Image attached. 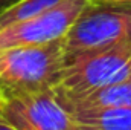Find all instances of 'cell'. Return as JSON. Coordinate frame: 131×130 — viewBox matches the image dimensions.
I'll return each mask as SVG.
<instances>
[{"instance_id":"7c38bea8","label":"cell","mask_w":131,"mask_h":130,"mask_svg":"<svg viewBox=\"0 0 131 130\" xmlns=\"http://www.w3.org/2000/svg\"><path fill=\"white\" fill-rule=\"evenodd\" d=\"M90 2H131V0H90Z\"/></svg>"},{"instance_id":"6da1fadb","label":"cell","mask_w":131,"mask_h":130,"mask_svg":"<svg viewBox=\"0 0 131 130\" xmlns=\"http://www.w3.org/2000/svg\"><path fill=\"white\" fill-rule=\"evenodd\" d=\"M66 66L64 38L0 51V98L49 90L58 86Z\"/></svg>"},{"instance_id":"8992f818","label":"cell","mask_w":131,"mask_h":130,"mask_svg":"<svg viewBox=\"0 0 131 130\" xmlns=\"http://www.w3.org/2000/svg\"><path fill=\"white\" fill-rule=\"evenodd\" d=\"M55 95L70 115L75 112L101 109V107H131V78L85 94H78V95L55 94Z\"/></svg>"},{"instance_id":"277c9868","label":"cell","mask_w":131,"mask_h":130,"mask_svg":"<svg viewBox=\"0 0 131 130\" xmlns=\"http://www.w3.org/2000/svg\"><path fill=\"white\" fill-rule=\"evenodd\" d=\"M90 0H63L32 18L0 29V51L64 38Z\"/></svg>"},{"instance_id":"7a4b0ae2","label":"cell","mask_w":131,"mask_h":130,"mask_svg":"<svg viewBox=\"0 0 131 130\" xmlns=\"http://www.w3.org/2000/svg\"><path fill=\"white\" fill-rule=\"evenodd\" d=\"M131 78V43L84 51L66 58L55 94L78 95Z\"/></svg>"},{"instance_id":"3957f363","label":"cell","mask_w":131,"mask_h":130,"mask_svg":"<svg viewBox=\"0 0 131 130\" xmlns=\"http://www.w3.org/2000/svg\"><path fill=\"white\" fill-rule=\"evenodd\" d=\"M131 43V2H89L64 37V57Z\"/></svg>"},{"instance_id":"9c48e42d","label":"cell","mask_w":131,"mask_h":130,"mask_svg":"<svg viewBox=\"0 0 131 130\" xmlns=\"http://www.w3.org/2000/svg\"><path fill=\"white\" fill-rule=\"evenodd\" d=\"M17 2L20 0H0V14H3L5 11H8L11 6H14Z\"/></svg>"},{"instance_id":"8fae6325","label":"cell","mask_w":131,"mask_h":130,"mask_svg":"<svg viewBox=\"0 0 131 130\" xmlns=\"http://www.w3.org/2000/svg\"><path fill=\"white\" fill-rule=\"evenodd\" d=\"M0 130H18V129H15L14 126H11L8 121H5V119L0 116Z\"/></svg>"},{"instance_id":"30bf717a","label":"cell","mask_w":131,"mask_h":130,"mask_svg":"<svg viewBox=\"0 0 131 130\" xmlns=\"http://www.w3.org/2000/svg\"><path fill=\"white\" fill-rule=\"evenodd\" d=\"M70 130H101L98 127H93V126H87V124H79V123H75L73 121V126Z\"/></svg>"},{"instance_id":"4fadbf2b","label":"cell","mask_w":131,"mask_h":130,"mask_svg":"<svg viewBox=\"0 0 131 130\" xmlns=\"http://www.w3.org/2000/svg\"><path fill=\"white\" fill-rule=\"evenodd\" d=\"M2 101H3V99H2V98H0V106H2Z\"/></svg>"},{"instance_id":"ba28073f","label":"cell","mask_w":131,"mask_h":130,"mask_svg":"<svg viewBox=\"0 0 131 130\" xmlns=\"http://www.w3.org/2000/svg\"><path fill=\"white\" fill-rule=\"evenodd\" d=\"M63 0H20L14 6H11L8 11L0 14V29L11 26L14 23L32 18L38 14H43L44 11L57 6Z\"/></svg>"},{"instance_id":"5b68a950","label":"cell","mask_w":131,"mask_h":130,"mask_svg":"<svg viewBox=\"0 0 131 130\" xmlns=\"http://www.w3.org/2000/svg\"><path fill=\"white\" fill-rule=\"evenodd\" d=\"M0 116L18 130H70L73 126L53 89L3 99Z\"/></svg>"},{"instance_id":"52a82bcc","label":"cell","mask_w":131,"mask_h":130,"mask_svg":"<svg viewBox=\"0 0 131 130\" xmlns=\"http://www.w3.org/2000/svg\"><path fill=\"white\" fill-rule=\"evenodd\" d=\"M75 123L93 126L101 130H131V107H101L75 112Z\"/></svg>"}]
</instances>
